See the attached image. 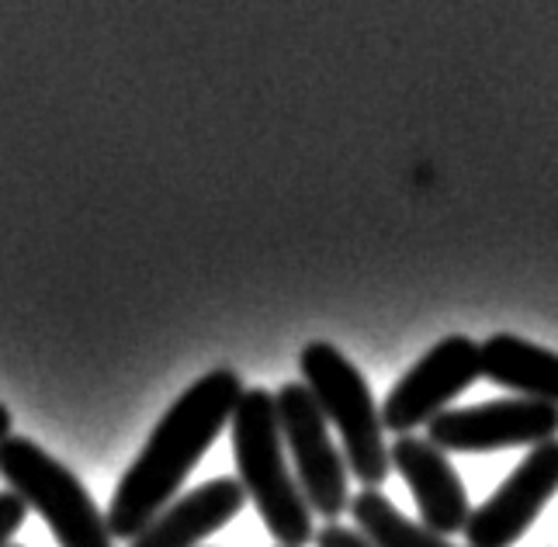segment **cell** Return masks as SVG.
Wrapping results in <instances>:
<instances>
[{
    "mask_svg": "<svg viewBox=\"0 0 558 547\" xmlns=\"http://www.w3.org/2000/svg\"><path fill=\"white\" fill-rule=\"evenodd\" d=\"M478 378H483L478 343L465 333L445 337L392 385L389 396H385L381 402L385 434L407 437L413 429L427 426Z\"/></svg>",
    "mask_w": 558,
    "mask_h": 547,
    "instance_id": "6",
    "label": "cell"
},
{
    "mask_svg": "<svg viewBox=\"0 0 558 547\" xmlns=\"http://www.w3.org/2000/svg\"><path fill=\"white\" fill-rule=\"evenodd\" d=\"M392 467L410 485L420 523L434 534H458L465 531L472 516V502L465 485H461L451 458L427 437H396L389 447Z\"/></svg>",
    "mask_w": 558,
    "mask_h": 547,
    "instance_id": "9",
    "label": "cell"
},
{
    "mask_svg": "<svg viewBox=\"0 0 558 547\" xmlns=\"http://www.w3.org/2000/svg\"><path fill=\"white\" fill-rule=\"evenodd\" d=\"M233 458L246 499H254L257 513L281 547H310L316 537L313 510L288 464L284 437L278 423V402L267 388H246L233 423Z\"/></svg>",
    "mask_w": 558,
    "mask_h": 547,
    "instance_id": "2",
    "label": "cell"
},
{
    "mask_svg": "<svg viewBox=\"0 0 558 547\" xmlns=\"http://www.w3.org/2000/svg\"><path fill=\"white\" fill-rule=\"evenodd\" d=\"M0 475L11 493L28 502V510L49 523L60 547H114L108 520L81 478L28 437L11 434L0 440Z\"/></svg>",
    "mask_w": 558,
    "mask_h": 547,
    "instance_id": "4",
    "label": "cell"
},
{
    "mask_svg": "<svg viewBox=\"0 0 558 547\" xmlns=\"http://www.w3.org/2000/svg\"><path fill=\"white\" fill-rule=\"evenodd\" d=\"M302 381L310 385L313 399L319 402L323 416L343 440V458L348 472L364 488H381L392 472L389 443H385V423L381 409L361 370L340 354L333 343L316 340L305 343L299 354Z\"/></svg>",
    "mask_w": 558,
    "mask_h": 547,
    "instance_id": "3",
    "label": "cell"
},
{
    "mask_svg": "<svg viewBox=\"0 0 558 547\" xmlns=\"http://www.w3.org/2000/svg\"><path fill=\"white\" fill-rule=\"evenodd\" d=\"M11 429H14V416H11V409L0 402V440H8Z\"/></svg>",
    "mask_w": 558,
    "mask_h": 547,
    "instance_id": "15",
    "label": "cell"
},
{
    "mask_svg": "<svg viewBox=\"0 0 558 547\" xmlns=\"http://www.w3.org/2000/svg\"><path fill=\"white\" fill-rule=\"evenodd\" d=\"M11 547H14V544H11Z\"/></svg>",
    "mask_w": 558,
    "mask_h": 547,
    "instance_id": "16",
    "label": "cell"
},
{
    "mask_svg": "<svg viewBox=\"0 0 558 547\" xmlns=\"http://www.w3.org/2000/svg\"><path fill=\"white\" fill-rule=\"evenodd\" d=\"M28 516V502L17 493H0V547H11L14 534Z\"/></svg>",
    "mask_w": 558,
    "mask_h": 547,
    "instance_id": "13",
    "label": "cell"
},
{
    "mask_svg": "<svg viewBox=\"0 0 558 547\" xmlns=\"http://www.w3.org/2000/svg\"><path fill=\"white\" fill-rule=\"evenodd\" d=\"M313 544L316 547H375L361 531H351V526H343V523H323Z\"/></svg>",
    "mask_w": 558,
    "mask_h": 547,
    "instance_id": "14",
    "label": "cell"
},
{
    "mask_svg": "<svg viewBox=\"0 0 558 547\" xmlns=\"http://www.w3.org/2000/svg\"><path fill=\"white\" fill-rule=\"evenodd\" d=\"M427 440L445 454H489L558 440V405L537 399H496L469 409H445L427 423Z\"/></svg>",
    "mask_w": 558,
    "mask_h": 547,
    "instance_id": "7",
    "label": "cell"
},
{
    "mask_svg": "<svg viewBox=\"0 0 558 547\" xmlns=\"http://www.w3.org/2000/svg\"><path fill=\"white\" fill-rule=\"evenodd\" d=\"M243 392L246 388L236 370L219 367L198 378L167 409L143 454L129 464V472L111 493L105 520L114 540H136L149 520L181 496L191 467L208 454L226 423H233Z\"/></svg>",
    "mask_w": 558,
    "mask_h": 547,
    "instance_id": "1",
    "label": "cell"
},
{
    "mask_svg": "<svg viewBox=\"0 0 558 547\" xmlns=\"http://www.w3.org/2000/svg\"><path fill=\"white\" fill-rule=\"evenodd\" d=\"M483 378L513 396L558 405V354L513 333H493L478 343Z\"/></svg>",
    "mask_w": 558,
    "mask_h": 547,
    "instance_id": "11",
    "label": "cell"
},
{
    "mask_svg": "<svg viewBox=\"0 0 558 547\" xmlns=\"http://www.w3.org/2000/svg\"><path fill=\"white\" fill-rule=\"evenodd\" d=\"M351 516L357 520V531L375 547H454L451 537L434 534L420 520L399 513L378 488H364L351 499Z\"/></svg>",
    "mask_w": 558,
    "mask_h": 547,
    "instance_id": "12",
    "label": "cell"
},
{
    "mask_svg": "<svg viewBox=\"0 0 558 547\" xmlns=\"http://www.w3.org/2000/svg\"><path fill=\"white\" fill-rule=\"evenodd\" d=\"M243 502L246 493L240 478H211L191 493H181L167 510L153 516L132 547H198L229 520H236Z\"/></svg>",
    "mask_w": 558,
    "mask_h": 547,
    "instance_id": "10",
    "label": "cell"
},
{
    "mask_svg": "<svg viewBox=\"0 0 558 547\" xmlns=\"http://www.w3.org/2000/svg\"><path fill=\"white\" fill-rule=\"evenodd\" d=\"M278 423L288 454H292L295 478L305 493L310 510L323 520L337 523L351 510V488H348V458L337 451L330 437L319 402L313 399L305 381H284L278 388Z\"/></svg>",
    "mask_w": 558,
    "mask_h": 547,
    "instance_id": "5",
    "label": "cell"
},
{
    "mask_svg": "<svg viewBox=\"0 0 558 547\" xmlns=\"http://www.w3.org/2000/svg\"><path fill=\"white\" fill-rule=\"evenodd\" d=\"M558 493V440H545L527 451L496 493L472 510L465 523L469 547H513Z\"/></svg>",
    "mask_w": 558,
    "mask_h": 547,
    "instance_id": "8",
    "label": "cell"
}]
</instances>
